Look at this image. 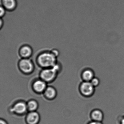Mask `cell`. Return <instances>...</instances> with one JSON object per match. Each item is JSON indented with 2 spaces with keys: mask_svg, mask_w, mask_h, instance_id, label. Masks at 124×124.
I'll return each mask as SVG.
<instances>
[{
  "mask_svg": "<svg viewBox=\"0 0 124 124\" xmlns=\"http://www.w3.org/2000/svg\"><path fill=\"white\" fill-rule=\"evenodd\" d=\"M45 94L47 98H53L55 96L56 92L55 90L52 87L47 88L45 91Z\"/></svg>",
  "mask_w": 124,
  "mask_h": 124,
  "instance_id": "7c38bea8",
  "label": "cell"
},
{
  "mask_svg": "<svg viewBox=\"0 0 124 124\" xmlns=\"http://www.w3.org/2000/svg\"><path fill=\"white\" fill-rule=\"evenodd\" d=\"M6 13V9L3 7L1 6L0 8V16L2 17L5 16Z\"/></svg>",
  "mask_w": 124,
  "mask_h": 124,
  "instance_id": "9a60e30c",
  "label": "cell"
},
{
  "mask_svg": "<svg viewBox=\"0 0 124 124\" xmlns=\"http://www.w3.org/2000/svg\"><path fill=\"white\" fill-rule=\"evenodd\" d=\"M46 87L45 83L42 80H38L34 83V89L36 91L39 93L44 91L45 90Z\"/></svg>",
  "mask_w": 124,
  "mask_h": 124,
  "instance_id": "8fae6325",
  "label": "cell"
},
{
  "mask_svg": "<svg viewBox=\"0 0 124 124\" xmlns=\"http://www.w3.org/2000/svg\"><path fill=\"white\" fill-rule=\"evenodd\" d=\"M2 3L3 6L8 10H13L16 8V0H2Z\"/></svg>",
  "mask_w": 124,
  "mask_h": 124,
  "instance_id": "ba28073f",
  "label": "cell"
},
{
  "mask_svg": "<svg viewBox=\"0 0 124 124\" xmlns=\"http://www.w3.org/2000/svg\"><path fill=\"white\" fill-rule=\"evenodd\" d=\"M88 124H102L101 122H98V121H95V120H93V121H92V122H90V123Z\"/></svg>",
  "mask_w": 124,
  "mask_h": 124,
  "instance_id": "2e32d148",
  "label": "cell"
},
{
  "mask_svg": "<svg viewBox=\"0 0 124 124\" xmlns=\"http://www.w3.org/2000/svg\"><path fill=\"white\" fill-rule=\"evenodd\" d=\"M37 63L45 69L52 68L56 65V56L52 52H45L38 57Z\"/></svg>",
  "mask_w": 124,
  "mask_h": 124,
  "instance_id": "6da1fadb",
  "label": "cell"
},
{
  "mask_svg": "<svg viewBox=\"0 0 124 124\" xmlns=\"http://www.w3.org/2000/svg\"><path fill=\"white\" fill-rule=\"evenodd\" d=\"M19 53L23 58H29L32 55V49L29 46H23L19 50Z\"/></svg>",
  "mask_w": 124,
  "mask_h": 124,
  "instance_id": "5b68a950",
  "label": "cell"
},
{
  "mask_svg": "<svg viewBox=\"0 0 124 124\" xmlns=\"http://www.w3.org/2000/svg\"><path fill=\"white\" fill-rule=\"evenodd\" d=\"M121 124H124V117L122 119V120L121 121Z\"/></svg>",
  "mask_w": 124,
  "mask_h": 124,
  "instance_id": "d6986e66",
  "label": "cell"
},
{
  "mask_svg": "<svg viewBox=\"0 0 124 124\" xmlns=\"http://www.w3.org/2000/svg\"><path fill=\"white\" fill-rule=\"evenodd\" d=\"M38 104L37 101H31L28 102L27 104V108L31 111H34L37 109Z\"/></svg>",
  "mask_w": 124,
  "mask_h": 124,
  "instance_id": "4fadbf2b",
  "label": "cell"
},
{
  "mask_svg": "<svg viewBox=\"0 0 124 124\" xmlns=\"http://www.w3.org/2000/svg\"><path fill=\"white\" fill-rule=\"evenodd\" d=\"M39 119V114L35 112L32 111L28 114L27 121L29 124H36Z\"/></svg>",
  "mask_w": 124,
  "mask_h": 124,
  "instance_id": "9c48e42d",
  "label": "cell"
},
{
  "mask_svg": "<svg viewBox=\"0 0 124 124\" xmlns=\"http://www.w3.org/2000/svg\"><path fill=\"white\" fill-rule=\"evenodd\" d=\"M27 108V105L23 102H21L16 104L11 109L16 113L22 114L26 112Z\"/></svg>",
  "mask_w": 124,
  "mask_h": 124,
  "instance_id": "52a82bcc",
  "label": "cell"
},
{
  "mask_svg": "<svg viewBox=\"0 0 124 124\" xmlns=\"http://www.w3.org/2000/svg\"><path fill=\"white\" fill-rule=\"evenodd\" d=\"M82 77L84 81L90 82L95 77L94 72L90 68L85 69L82 72Z\"/></svg>",
  "mask_w": 124,
  "mask_h": 124,
  "instance_id": "8992f818",
  "label": "cell"
},
{
  "mask_svg": "<svg viewBox=\"0 0 124 124\" xmlns=\"http://www.w3.org/2000/svg\"><path fill=\"white\" fill-rule=\"evenodd\" d=\"M90 82L91 83V84L93 85L94 86V87H96L98 86L99 85L100 81H99V79L98 78H97L94 77L90 81Z\"/></svg>",
  "mask_w": 124,
  "mask_h": 124,
  "instance_id": "5bb4252c",
  "label": "cell"
},
{
  "mask_svg": "<svg viewBox=\"0 0 124 124\" xmlns=\"http://www.w3.org/2000/svg\"><path fill=\"white\" fill-rule=\"evenodd\" d=\"M2 23H3V22L2 19H1V20H0V27L1 28H2Z\"/></svg>",
  "mask_w": 124,
  "mask_h": 124,
  "instance_id": "ac0fdd59",
  "label": "cell"
},
{
  "mask_svg": "<svg viewBox=\"0 0 124 124\" xmlns=\"http://www.w3.org/2000/svg\"><path fill=\"white\" fill-rule=\"evenodd\" d=\"M19 67L22 71L25 73H31L34 69V64L29 58H23L19 63Z\"/></svg>",
  "mask_w": 124,
  "mask_h": 124,
  "instance_id": "3957f363",
  "label": "cell"
},
{
  "mask_svg": "<svg viewBox=\"0 0 124 124\" xmlns=\"http://www.w3.org/2000/svg\"><path fill=\"white\" fill-rule=\"evenodd\" d=\"M58 69V66L56 64L52 68L45 69L41 72V77L45 81H51L55 77Z\"/></svg>",
  "mask_w": 124,
  "mask_h": 124,
  "instance_id": "7a4b0ae2",
  "label": "cell"
},
{
  "mask_svg": "<svg viewBox=\"0 0 124 124\" xmlns=\"http://www.w3.org/2000/svg\"><path fill=\"white\" fill-rule=\"evenodd\" d=\"M95 87L90 82L84 81L80 85V91L81 93L86 96H90L93 94Z\"/></svg>",
  "mask_w": 124,
  "mask_h": 124,
  "instance_id": "277c9868",
  "label": "cell"
},
{
  "mask_svg": "<svg viewBox=\"0 0 124 124\" xmlns=\"http://www.w3.org/2000/svg\"><path fill=\"white\" fill-rule=\"evenodd\" d=\"M0 124H7V123H6V122L4 121V120H0Z\"/></svg>",
  "mask_w": 124,
  "mask_h": 124,
  "instance_id": "e0dca14e",
  "label": "cell"
},
{
  "mask_svg": "<svg viewBox=\"0 0 124 124\" xmlns=\"http://www.w3.org/2000/svg\"><path fill=\"white\" fill-rule=\"evenodd\" d=\"M91 117L93 120L101 122L103 118V114L101 110L95 109L91 113Z\"/></svg>",
  "mask_w": 124,
  "mask_h": 124,
  "instance_id": "30bf717a",
  "label": "cell"
}]
</instances>
